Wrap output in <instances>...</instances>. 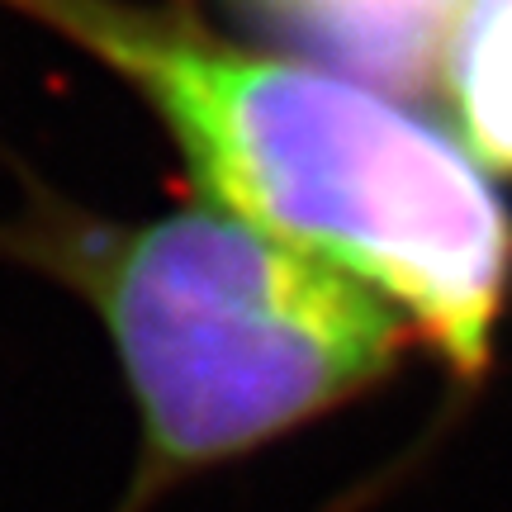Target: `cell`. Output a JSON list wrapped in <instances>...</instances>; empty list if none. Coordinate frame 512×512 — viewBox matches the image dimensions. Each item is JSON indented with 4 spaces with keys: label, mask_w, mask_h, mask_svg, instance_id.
Instances as JSON below:
<instances>
[{
    "label": "cell",
    "mask_w": 512,
    "mask_h": 512,
    "mask_svg": "<svg viewBox=\"0 0 512 512\" xmlns=\"http://www.w3.org/2000/svg\"><path fill=\"white\" fill-rule=\"evenodd\" d=\"M114 72L181 147L200 204L361 280L460 380L494 361L512 214L494 176L389 95L128 0H5Z\"/></svg>",
    "instance_id": "cell-1"
},
{
    "label": "cell",
    "mask_w": 512,
    "mask_h": 512,
    "mask_svg": "<svg viewBox=\"0 0 512 512\" xmlns=\"http://www.w3.org/2000/svg\"><path fill=\"white\" fill-rule=\"evenodd\" d=\"M0 261L76 294L110 342L138 418L114 512L370 394L418 337L361 280L209 204L119 223L43 195L0 219Z\"/></svg>",
    "instance_id": "cell-2"
},
{
    "label": "cell",
    "mask_w": 512,
    "mask_h": 512,
    "mask_svg": "<svg viewBox=\"0 0 512 512\" xmlns=\"http://www.w3.org/2000/svg\"><path fill=\"white\" fill-rule=\"evenodd\" d=\"M256 15L309 43L337 72L432 91L441 48L465 0H247Z\"/></svg>",
    "instance_id": "cell-3"
},
{
    "label": "cell",
    "mask_w": 512,
    "mask_h": 512,
    "mask_svg": "<svg viewBox=\"0 0 512 512\" xmlns=\"http://www.w3.org/2000/svg\"><path fill=\"white\" fill-rule=\"evenodd\" d=\"M460 147L489 176H512V0H465L437 81Z\"/></svg>",
    "instance_id": "cell-4"
}]
</instances>
